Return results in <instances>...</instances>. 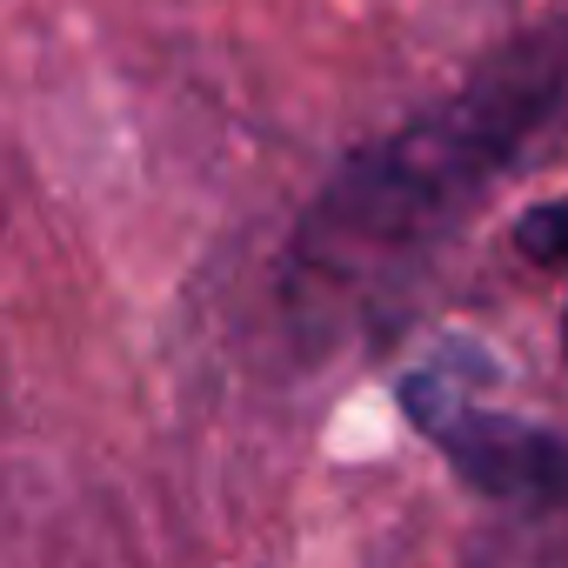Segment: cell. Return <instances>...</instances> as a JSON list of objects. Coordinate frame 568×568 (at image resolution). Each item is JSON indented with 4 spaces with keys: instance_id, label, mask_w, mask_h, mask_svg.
Masks as SVG:
<instances>
[{
    "instance_id": "obj_2",
    "label": "cell",
    "mask_w": 568,
    "mask_h": 568,
    "mask_svg": "<svg viewBox=\"0 0 568 568\" xmlns=\"http://www.w3.org/2000/svg\"><path fill=\"white\" fill-rule=\"evenodd\" d=\"M402 422L448 462V475L495 515H548L568 501V435L515 408H488L455 362H422L395 375Z\"/></svg>"
},
{
    "instance_id": "obj_3",
    "label": "cell",
    "mask_w": 568,
    "mask_h": 568,
    "mask_svg": "<svg viewBox=\"0 0 568 568\" xmlns=\"http://www.w3.org/2000/svg\"><path fill=\"white\" fill-rule=\"evenodd\" d=\"M508 535H501V561H481V568H568V501L548 508V515H501Z\"/></svg>"
},
{
    "instance_id": "obj_4",
    "label": "cell",
    "mask_w": 568,
    "mask_h": 568,
    "mask_svg": "<svg viewBox=\"0 0 568 568\" xmlns=\"http://www.w3.org/2000/svg\"><path fill=\"white\" fill-rule=\"evenodd\" d=\"M515 254L535 267H568V201H535L515 214ZM561 362H568V302H561Z\"/></svg>"
},
{
    "instance_id": "obj_1",
    "label": "cell",
    "mask_w": 568,
    "mask_h": 568,
    "mask_svg": "<svg viewBox=\"0 0 568 568\" xmlns=\"http://www.w3.org/2000/svg\"><path fill=\"white\" fill-rule=\"evenodd\" d=\"M568 114V14L495 41L462 88L348 148L295 214L274 261V308L322 362L388 335L442 247Z\"/></svg>"
}]
</instances>
